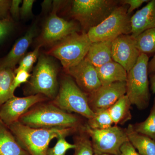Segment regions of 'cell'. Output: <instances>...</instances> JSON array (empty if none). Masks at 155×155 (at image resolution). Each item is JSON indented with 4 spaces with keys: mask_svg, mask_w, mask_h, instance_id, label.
<instances>
[{
    "mask_svg": "<svg viewBox=\"0 0 155 155\" xmlns=\"http://www.w3.org/2000/svg\"><path fill=\"white\" fill-rule=\"evenodd\" d=\"M140 54L136 46L135 38L130 35H122L112 41L113 60L127 72L135 65Z\"/></svg>",
    "mask_w": 155,
    "mask_h": 155,
    "instance_id": "cell-12",
    "label": "cell"
},
{
    "mask_svg": "<svg viewBox=\"0 0 155 155\" xmlns=\"http://www.w3.org/2000/svg\"><path fill=\"white\" fill-rule=\"evenodd\" d=\"M125 129L128 140L140 154L155 155V140L136 132L131 124H129Z\"/></svg>",
    "mask_w": 155,
    "mask_h": 155,
    "instance_id": "cell-20",
    "label": "cell"
},
{
    "mask_svg": "<svg viewBox=\"0 0 155 155\" xmlns=\"http://www.w3.org/2000/svg\"><path fill=\"white\" fill-rule=\"evenodd\" d=\"M18 143L29 155H47L49 145L53 139L67 137L77 128H34L18 121L8 126Z\"/></svg>",
    "mask_w": 155,
    "mask_h": 155,
    "instance_id": "cell-1",
    "label": "cell"
},
{
    "mask_svg": "<svg viewBox=\"0 0 155 155\" xmlns=\"http://www.w3.org/2000/svg\"><path fill=\"white\" fill-rule=\"evenodd\" d=\"M155 72V54L152 59L149 61L148 65V72L149 74H152Z\"/></svg>",
    "mask_w": 155,
    "mask_h": 155,
    "instance_id": "cell-36",
    "label": "cell"
},
{
    "mask_svg": "<svg viewBox=\"0 0 155 155\" xmlns=\"http://www.w3.org/2000/svg\"><path fill=\"white\" fill-rule=\"evenodd\" d=\"M15 74V77L11 87V91L14 94L16 89L22 84L27 82L29 78L31 77V75L29 72L22 70L16 72Z\"/></svg>",
    "mask_w": 155,
    "mask_h": 155,
    "instance_id": "cell-30",
    "label": "cell"
},
{
    "mask_svg": "<svg viewBox=\"0 0 155 155\" xmlns=\"http://www.w3.org/2000/svg\"><path fill=\"white\" fill-rule=\"evenodd\" d=\"M150 75V89L153 94H155V72Z\"/></svg>",
    "mask_w": 155,
    "mask_h": 155,
    "instance_id": "cell-37",
    "label": "cell"
},
{
    "mask_svg": "<svg viewBox=\"0 0 155 155\" xmlns=\"http://www.w3.org/2000/svg\"><path fill=\"white\" fill-rule=\"evenodd\" d=\"M63 1H54L53 9L46 20L40 36L38 45L42 46L58 42L73 32H79L80 25L73 21H68L59 17L57 13Z\"/></svg>",
    "mask_w": 155,
    "mask_h": 155,
    "instance_id": "cell-10",
    "label": "cell"
},
{
    "mask_svg": "<svg viewBox=\"0 0 155 155\" xmlns=\"http://www.w3.org/2000/svg\"><path fill=\"white\" fill-rule=\"evenodd\" d=\"M58 68L51 58L42 55L39 57L28 85L31 95L41 94L55 98L58 91Z\"/></svg>",
    "mask_w": 155,
    "mask_h": 155,
    "instance_id": "cell-8",
    "label": "cell"
},
{
    "mask_svg": "<svg viewBox=\"0 0 155 155\" xmlns=\"http://www.w3.org/2000/svg\"><path fill=\"white\" fill-rule=\"evenodd\" d=\"M66 137L61 136L58 138L54 146L48 150L47 155H65L68 150L74 149L75 144L67 142Z\"/></svg>",
    "mask_w": 155,
    "mask_h": 155,
    "instance_id": "cell-28",
    "label": "cell"
},
{
    "mask_svg": "<svg viewBox=\"0 0 155 155\" xmlns=\"http://www.w3.org/2000/svg\"><path fill=\"white\" fill-rule=\"evenodd\" d=\"M14 69L0 67V107L14 94L11 91L15 77Z\"/></svg>",
    "mask_w": 155,
    "mask_h": 155,
    "instance_id": "cell-22",
    "label": "cell"
},
{
    "mask_svg": "<svg viewBox=\"0 0 155 155\" xmlns=\"http://www.w3.org/2000/svg\"><path fill=\"white\" fill-rule=\"evenodd\" d=\"M126 82L102 85L96 91L87 95L90 107L94 113L107 110L126 94Z\"/></svg>",
    "mask_w": 155,
    "mask_h": 155,
    "instance_id": "cell-13",
    "label": "cell"
},
{
    "mask_svg": "<svg viewBox=\"0 0 155 155\" xmlns=\"http://www.w3.org/2000/svg\"><path fill=\"white\" fill-rule=\"evenodd\" d=\"M53 3L52 1H48L45 0L41 4L42 8L44 11H47L49 10L52 5V3Z\"/></svg>",
    "mask_w": 155,
    "mask_h": 155,
    "instance_id": "cell-38",
    "label": "cell"
},
{
    "mask_svg": "<svg viewBox=\"0 0 155 155\" xmlns=\"http://www.w3.org/2000/svg\"><path fill=\"white\" fill-rule=\"evenodd\" d=\"M54 99L55 105L68 113L79 114L88 120L94 117L95 113L89 105L87 95L71 77H66L62 80Z\"/></svg>",
    "mask_w": 155,
    "mask_h": 155,
    "instance_id": "cell-7",
    "label": "cell"
},
{
    "mask_svg": "<svg viewBox=\"0 0 155 155\" xmlns=\"http://www.w3.org/2000/svg\"><path fill=\"white\" fill-rule=\"evenodd\" d=\"M100 155H108V154H101Z\"/></svg>",
    "mask_w": 155,
    "mask_h": 155,
    "instance_id": "cell-39",
    "label": "cell"
},
{
    "mask_svg": "<svg viewBox=\"0 0 155 155\" xmlns=\"http://www.w3.org/2000/svg\"><path fill=\"white\" fill-rule=\"evenodd\" d=\"M149 58L141 54L135 65L127 72L126 95L131 105L139 110L146 109L150 99L148 72Z\"/></svg>",
    "mask_w": 155,
    "mask_h": 155,
    "instance_id": "cell-4",
    "label": "cell"
},
{
    "mask_svg": "<svg viewBox=\"0 0 155 155\" xmlns=\"http://www.w3.org/2000/svg\"><path fill=\"white\" fill-rule=\"evenodd\" d=\"M36 33V26L32 25L24 35L16 42L8 54L0 61V67L14 70L16 65L25 55Z\"/></svg>",
    "mask_w": 155,
    "mask_h": 155,
    "instance_id": "cell-15",
    "label": "cell"
},
{
    "mask_svg": "<svg viewBox=\"0 0 155 155\" xmlns=\"http://www.w3.org/2000/svg\"><path fill=\"white\" fill-rule=\"evenodd\" d=\"M87 124L92 129L101 130L112 127L114 123L107 109L95 113L94 117L88 119Z\"/></svg>",
    "mask_w": 155,
    "mask_h": 155,
    "instance_id": "cell-25",
    "label": "cell"
},
{
    "mask_svg": "<svg viewBox=\"0 0 155 155\" xmlns=\"http://www.w3.org/2000/svg\"><path fill=\"white\" fill-rule=\"evenodd\" d=\"M21 0H13L11 1V6H10V13L12 17L14 19H18L20 16V8L19 5L22 3Z\"/></svg>",
    "mask_w": 155,
    "mask_h": 155,
    "instance_id": "cell-34",
    "label": "cell"
},
{
    "mask_svg": "<svg viewBox=\"0 0 155 155\" xmlns=\"http://www.w3.org/2000/svg\"><path fill=\"white\" fill-rule=\"evenodd\" d=\"M66 71L74 78L79 88L87 95L94 92L102 86L96 68L85 58L77 65Z\"/></svg>",
    "mask_w": 155,
    "mask_h": 155,
    "instance_id": "cell-14",
    "label": "cell"
},
{
    "mask_svg": "<svg viewBox=\"0 0 155 155\" xmlns=\"http://www.w3.org/2000/svg\"><path fill=\"white\" fill-rule=\"evenodd\" d=\"M48 98L41 94L12 97L0 107V120L7 126L19 121L29 108Z\"/></svg>",
    "mask_w": 155,
    "mask_h": 155,
    "instance_id": "cell-11",
    "label": "cell"
},
{
    "mask_svg": "<svg viewBox=\"0 0 155 155\" xmlns=\"http://www.w3.org/2000/svg\"><path fill=\"white\" fill-rule=\"evenodd\" d=\"M149 0H123L120 1L122 5H127L128 6L127 13L130 14L135 9L138 8L145 2H148Z\"/></svg>",
    "mask_w": 155,
    "mask_h": 155,
    "instance_id": "cell-31",
    "label": "cell"
},
{
    "mask_svg": "<svg viewBox=\"0 0 155 155\" xmlns=\"http://www.w3.org/2000/svg\"><path fill=\"white\" fill-rule=\"evenodd\" d=\"M91 140L94 155H119L122 144L128 141L126 129L114 125L104 129H94L83 126Z\"/></svg>",
    "mask_w": 155,
    "mask_h": 155,
    "instance_id": "cell-9",
    "label": "cell"
},
{
    "mask_svg": "<svg viewBox=\"0 0 155 155\" xmlns=\"http://www.w3.org/2000/svg\"><path fill=\"white\" fill-rule=\"evenodd\" d=\"M111 41L92 43L85 58L96 68L113 61Z\"/></svg>",
    "mask_w": 155,
    "mask_h": 155,
    "instance_id": "cell-19",
    "label": "cell"
},
{
    "mask_svg": "<svg viewBox=\"0 0 155 155\" xmlns=\"http://www.w3.org/2000/svg\"><path fill=\"white\" fill-rule=\"evenodd\" d=\"M119 155H140L129 140L124 143L120 149Z\"/></svg>",
    "mask_w": 155,
    "mask_h": 155,
    "instance_id": "cell-33",
    "label": "cell"
},
{
    "mask_svg": "<svg viewBox=\"0 0 155 155\" xmlns=\"http://www.w3.org/2000/svg\"><path fill=\"white\" fill-rule=\"evenodd\" d=\"M120 5V1L115 0H75L72 2L70 13L79 22L83 32L87 33Z\"/></svg>",
    "mask_w": 155,
    "mask_h": 155,
    "instance_id": "cell-3",
    "label": "cell"
},
{
    "mask_svg": "<svg viewBox=\"0 0 155 155\" xmlns=\"http://www.w3.org/2000/svg\"><path fill=\"white\" fill-rule=\"evenodd\" d=\"M96 68L102 85L116 82H126L127 71L115 61H111Z\"/></svg>",
    "mask_w": 155,
    "mask_h": 155,
    "instance_id": "cell-17",
    "label": "cell"
},
{
    "mask_svg": "<svg viewBox=\"0 0 155 155\" xmlns=\"http://www.w3.org/2000/svg\"><path fill=\"white\" fill-rule=\"evenodd\" d=\"M75 147L74 155H94L91 140L87 133L82 127V131L75 137Z\"/></svg>",
    "mask_w": 155,
    "mask_h": 155,
    "instance_id": "cell-26",
    "label": "cell"
},
{
    "mask_svg": "<svg viewBox=\"0 0 155 155\" xmlns=\"http://www.w3.org/2000/svg\"><path fill=\"white\" fill-rule=\"evenodd\" d=\"M128 8L127 5L121 4L102 22L91 28L87 33L91 41H113L122 35L131 34V16L127 13Z\"/></svg>",
    "mask_w": 155,
    "mask_h": 155,
    "instance_id": "cell-6",
    "label": "cell"
},
{
    "mask_svg": "<svg viewBox=\"0 0 155 155\" xmlns=\"http://www.w3.org/2000/svg\"><path fill=\"white\" fill-rule=\"evenodd\" d=\"M11 1L0 0V19L8 18Z\"/></svg>",
    "mask_w": 155,
    "mask_h": 155,
    "instance_id": "cell-35",
    "label": "cell"
},
{
    "mask_svg": "<svg viewBox=\"0 0 155 155\" xmlns=\"http://www.w3.org/2000/svg\"><path fill=\"white\" fill-rule=\"evenodd\" d=\"M42 47L38 45L35 50L25 54L19 63V66L14 69V73L19 70H24L30 73L33 68L34 64L37 61L40 49Z\"/></svg>",
    "mask_w": 155,
    "mask_h": 155,
    "instance_id": "cell-27",
    "label": "cell"
},
{
    "mask_svg": "<svg viewBox=\"0 0 155 155\" xmlns=\"http://www.w3.org/2000/svg\"><path fill=\"white\" fill-rule=\"evenodd\" d=\"M23 125L34 128H77L80 120L74 114L52 104L39 106L27 112L19 119Z\"/></svg>",
    "mask_w": 155,
    "mask_h": 155,
    "instance_id": "cell-2",
    "label": "cell"
},
{
    "mask_svg": "<svg viewBox=\"0 0 155 155\" xmlns=\"http://www.w3.org/2000/svg\"><path fill=\"white\" fill-rule=\"evenodd\" d=\"M0 155H29L0 120Z\"/></svg>",
    "mask_w": 155,
    "mask_h": 155,
    "instance_id": "cell-18",
    "label": "cell"
},
{
    "mask_svg": "<svg viewBox=\"0 0 155 155\" xmlns=\"http://www.w3.org/2000/svg\"><path fill=\"white\" fill-rule=\"evenodd\" d=\"M134 38L136 46L140 54L148 56L155 54V28L145 30Z\"/></svg>",
    "mask_w": 155,
    "mask_h": 155,
    "instance_id": "cell-23",
    "label": "cell"
},
{
    "mask_svg": "<svg viewBox=\"0 0 155 155\" xmlns=\"http://www.w3.org/2000/svg\"><path fill=\"white\" fill-rule=\"evenodd\" d=\"M35 1L24 0L22 2V6L20 8V16L25 17L30 16L32 14V7Z\"/></svg>",
    "mask_w": 155,
    "mask_h": 155,
    "instance_id": "cell-32",
    "label": "cell"
},
{
    "mask_svg": "<svg viewBox=\"0 0 155 155\" xmlns=\"http://www.w3.org/2000/svg\"><path fill=\"white\" fill-rule=\"evenodd\" d=\"M130 35L136 37L145 30L155 28V0L149 1L144 7L131 16Z\"/></svg>",
    "mask_w": 155,
    "mask_h": 155,
    "instance_id": "cell-16",
    "label": "cell"
},
{
    "mask_svg": "<svg viewBox=\"0 0 155 155\" xmlns=\"http://www.w3.org/2000/svg\"><path fill=\"white\" fill-rule=\"evenodd\" d=\"M14 27V22L10 17L0 19V44L11 33Z\"/></svg>",
    "mask_w": 155,
    "mask_h": 155,
    "instance_id": "cell-29",
    "label": "cell"
},
{
    "mask_svg": "<svg viewBox=\"0 0 155 155\" xmlns=\"http://www.w3.org/2000/svg\"><path fill=\"white\" fill-rule=\"evenodd\" d=\"M134 130L155 140V97L152 107L144 121L132 125Z\"/></svg>",
    "mask_w": 155,
    "mask_h": 155,
    "instance_id": "cell-24",
    "label": "cell"
},
{
    "mask_svg": "<svg viewBox=\"0 0 155 155\" xmlns=\"http://www.w3.org/2000/svg\"><path fill=\"white\" fill-rule=\"evenodd\" d=\"M91 43L85 32H73L54 44L47 54L58 59L66 71L86 57Z\"/></svg>",
    "mask_w": 155,
    "mask_h": 155,
    "instance_id": "cell-5",
    "label": "cell"
},
{
    "mask_svg": "<svg viewBox=\"0 0 155 155\" xmlns=\"http://www.w3.org/2000/svg\"><path fill=\"white\" fill-rule=\"evenodd\" d=\"M131 105L129 99L125 94L108 109L114 125L125 124L131 119Z\"/></svg>",
    "mask_w": 155,
    "mask_h": 155,
    "instance_id": "cell-21",
    "label": "cell"
}]
</instances>
